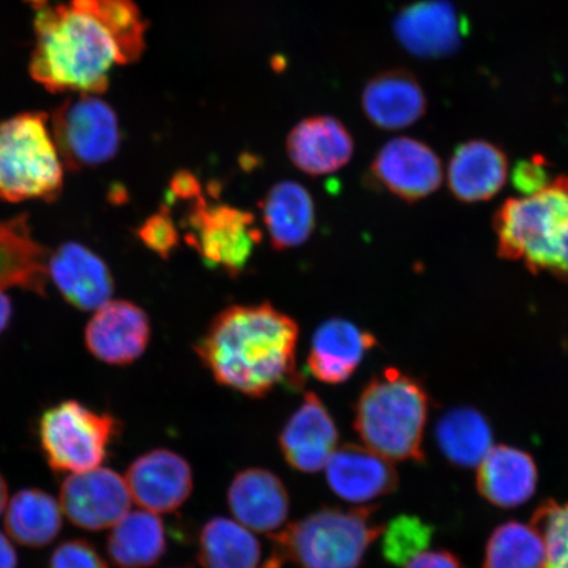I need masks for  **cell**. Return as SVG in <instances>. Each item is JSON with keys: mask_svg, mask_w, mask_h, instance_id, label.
Returning <instances> with one entry per match:
<instances>
[{"mask_svg": "<svg viewBox=\"0 0 568 568\" xmlns=\"http://www.w3.org/2000/svg\"><path fill=\"white\" fill-rule=\"evenodd\" d=\"M300 326L268 303L232 305L213 318L195 351L213 378L251 397L294 379Z\"/></svg>", "mask_w": 568, "mask_h": 568, "instance_id": "obj_1", "label": "cell"}, {"mask_svg": "<svg viewBox=\"0 0 568 568\" xmlns=\"http://www.w3.org/2000/svg\"><path fill=\"white\" fill-rule=\"evenodd\" d=\"M31 75L48 91L103 94L111 69L122 65L105 27L75 0L36 11Z\"/></svg>", "mask_w": 568, "mask_h": 568, "instance_id": "obj_2", "label": "cell"}, {"mask_svg": "<svg viewBox=\"0 0 568 568\" xmlns=\"http://www.w3.org/2000/svg\"><path fill=\"white\" fill-rule=\"evenodd\" d=\"M375 506L325 507L270 536L273 552L262 568H361L382 535Z\"/></svg>", "mask_w": 568, "mask_h": 568, "instance_id": "obj_3", "label": "cell"}, {"mask_svg": "<svg viewBox=\"0 0 568 568\" xmlns=\"http://www.w3.org/2000/svg\"><path fill=\"white\" fill-rule=\"evenodd\" d=\"M428 409V395L420 383L388 367L362 389L354 409V429L379 456L423 464Z\"/></svg>", "mask_w": 568, "mask_h": 568, "instance_id": "obj_4", "label": "cell"}, {"mask_svg": "<svg viewBox=\"0 0 568 568\" xmlns=\"http://www.w3.org/2000/svg\"><path fill=\"white\" fill-rule=\"evenodd\" d=\"M495 230L504 258L568 281V178H557L536 194L509 199L496 213Z\"/></svg>", "mask_w": 568, "mask_h": 568, "instance_id": "obj_5", "label": "cell"}, {"mask_svg": "<svg viewBox=\"0 0 568 568\" xmlns=\"http://www.w3.org/2000/svg\"><path fill=\"white\" fill-rule=\"evenodd\" d=\"M63 166L45 113L24 112L0 123V201H57Z\"/></svg>", "mask_w": 568, "mask_h": 568, "instance_id": "obj_6", "label": "cell"}, {"mask_svg": "<svg viewBox=\"0 0 568 568\" xmlns=\"http://www.w3.org/2000/svg\"><path fill=\"white\" fill-rule=\"evenodd\" d=\"M122 424L77 400L55 404L39 422L41 450L55 473H83L101 467Z\"/></svg>", "mask_w": 568, "mask_h": 568, "instance_id": "obj_7", "label": "cell"}, {"mask_svg": "<svg viewBox=\"0 0 568 568\" xmlns=\"http://www.w3.org/2000/svg\"><path fill=\"white\" fill-rule=\"evenodd\" d=\"M52 136L71 172L104 165L122 142L116 112L94 94L68 98L53 113Z\"/></svg>", "mask_w": 568, "mask_h": 568, "instance_id": "obj_8", "label": "cell"}, {"mask_svg": "<svg viewBox=\"0 0 568 568\" xmlns=\"http://www.w3.org/2000/svg\"><path fill=\"white\" fill-rule=\"evenodd\" d=\"M186 224V241L205 264L231 276L243 273L262 240L251 212L226 204L209 205L203 196L191 205Z\"/></svg>", "mask_w": 568, "mask_h": 568, "instance_id": "obj_9", "label": "cell"}, {"mask_svg": "<svg viewBox=\"0 0 568 568\" xmlns=\"http://www.w3.org/2000/svg\"><path fill=\"white\" fill-rule=\"evenodd\" d=\"M131 504L125 479L111 468L71 474L60 489L62 514L75 527L89 531L113 527L130 513Z\"/></svg>", "mask_w": 568, "mask_h": 568, "instance_id": "obj_10", "label": "cell"}, {"mask_svg": "<svg viewBox=\"0 0 568 568\" xmlns=\"http://www.w3.org/2000/svg\"><path fill=\"white\" fill-rule=\"evenodd\" d=\"M132 500L153 514H170L189 500L194 474L189 462L169 449L142 454L128 468L125 477Z\"/></svg>", "mask_w": 568, "mask_h": 568, "instance_id": "obj_11", "label": "cell"}, {"mask_svg": "<svg viewBox=\"0 0 568 568\" xmlns=\"http://www.w3.org/2000/svg\"><path fill=\"white\" fill-rule=\"evenodd\" d=\"M146 312L128 301H110L95 311L84 331L89 352L104 364L125 366L145 353L151 341Z\"/></svg>", "mask_w": 568, "mask_h": 568, "instance_id": "obj_12", "label": "cell"}, {"mask_svg": "<svg viewBox=\"0 0 568 568\" xmlns=\"http://www.w3.org/2000/svg\"><path fill=\"white\" fill-rule=\"evenodd\" d=\"M372 172L390 193L415 202L442 186V161L429 145L410 138L387 142L376 155Z\"/></svg>", "mask_w": 568, "mask_h": 568, "instance_id": "obj_13", "label": "cell"}, {"mask_svg": "<svg viewBox=\"0 0 568 568\" xmlns=\"http://www.w3.org/2000/svg\"><path fill=\"white\" fill-rule=\"evenodd\" d=\"M338 429L331 412L314 393L305 394L280 436L284 459L303 474H316L328 464L338 445Z\"/></svg>", "mask_w": 568, "mask_h": 568, "instance_id": "obj_14", "label": "cell"}, {"mask_svg": "<svg viewBox=\"0 0 568 568\" xmlns=\"http://www.w3.org/2000/svg\"><path fill=\"white\" fill-rule=\"evenodd\" d=\"M464 26L447 0H422L399 12L394 32L402 47L418 59H443L459 48Z\"/></svg>", "mask_w": 568, "mask_h": 568, "instance_id": "obj_15", "label": "cell"}, {"mask_svg": "<svg viewBox=\"0 0 568 568\" xmlns=\"http://www.w3.org/2000/svg\"><path fill=\"white\" fill-rule=\"evenodd\" d=\"M325 468L329 488L347 503H372L399 487V475L390 460L366 446H341L332 454Z\"/></svg>", "mask_w": 568, "mask_h": 568, "instance_id": "obj_16", "label": "cell"}, {"mask_svg": "<svg viewBox=\"0 0 568 568\" xmlns=\"http://www.w3.org/2000/svg\"><path fill=\"white\" fill-rule=\"evenodd\" d=\"M49 278L74 308L97 311L111 301L113 278L109 266L80 243H65L49 255Z\"/></svg>", "mask_w": 568, "mask_h": 568, "instance_id": "obj_17", "label": "cell"}, {"mask_svg": "<svg viewBox=\"0 0 568 568\" xmlns=\"http://www.w3.org/2000/svg\"><path fill=\"white\" fill-rule=\"evenodd\" d=\"M226 500L237 523L258 532L280 530L290 514L286 486L265 468L240 471L231 481Z\"/></svg>", "mask_w": 568, "mask_h": 568, "instance_id": "obj_18", "label": "cell"}, {"mask_svg": "<svg viewBox=\"0 0 568 568\" xmlns=\"http://www.w3.org/2000/svg\"><path fill=\"white\" fill-rule=\"evenodd\" d=\"M291 162L310 175H325L343 169L353 158L354 141L346 126L332 116L302 120L286 141Z\"/></svg>", "mask_w": 568, "mask_h": 568, "instance_id": "obj_19", "label": "cell"}, {"mask_svg": "<svg viewBox=\"0 0 568 568\" xmlns=\"http://www.w3.org/2000/svg\"><path fill=\"white\" fill-rule=\"evenodd\" d=\"M362 106L374 125L397 131L418 122L425 115L428 101L410 71L393 69L367 82L362 92Z\"/></svg>", "mask_w": 568, "mask_h": 568, "instance_id": "obj_20", "label": "cell"}, {"mask_svg": "<svg viewBox=\"0 0 568 568\" xmlns=\"http://www.w3.org/2000/svg\"><path fill=\"white\" fill-rule=\"evenodd\" d=\"M49 255L33 239L27 215L0 220V291L20 288L45 296Z\"/></svg>", "mask_w": 568, "mask_h": 568, "instance_id": "obj_21", "label": "cell"}, {"mask_svg": "<svg viewBox=\"0 0 568 568\" xmlns=\"http://www.w3.org/2000/svg\"><path fill=\"white\" fill-rule=\"evenodd\" d=\"M376 339L344 318H332L316 331L308 354L312 375L328 385L351 379Z\"/></svg>", "mask_w": 568, "mask_h": 568, "instance_id": "obj_22", "label": "cell"}, {"mask_svg": "<svg viewBox=\"0 0 568 568\" xmlns=\"http://www.w3.org/2000/svg\"><path fill=\"white\" fill-rule=\"evenodd\" d=\"M477 468L478 491L495 507L517 508L536 494V462L529 453L517 447L494 446Z\"/></svg>", "mask_w": 568, "mask_h": 568, "instance_id": "obj_23", "label": "cell"}, {"mask_svg": "<svg viewBox=\"0 0 568 568\" xmlns=\"http://www.w3.org/2000/svg\"><path fill=\"white\" fill-rule=\"evenodd\" d=\"M508 176V160L491 142L471 140L459 145L447 168V182L462 202L488 201L503 189Z\"/></svg>", "mask_w": 568, "mask_h": 568, "instance_id": "obj_24", "label": "cell"}, {"mask_svg": "<svg viewBox=\"0 0 568 568\" xmlns=\"http://www.w3.org/2000/svg\"><path fill=\"white\" fill-rule=\"evenodd\" d=\"M261 210L270 243L276 251L303 245L315 230L314 199L300 183H276L262 201Z\"/></svg>", "mask_w": 568, "mask_h": 568, "instance_id": "obj_25", "label": "cell"}, {"mask_svg": "<svg viewBox=\"0 0 568 568\" xmlns=\"http://www.w3.org/2000/svg\"><path fill=\"white\" fill-rule=\"evenodd\" d=\"M166 549L165 525L158 514L145 509L128 513L106 538V552L118 568L152 567Z\"/></svg>", "mask_w": 568, "mask_h": 568, "instance_id": "obj_26", "label": "cell"}, {"mask_svg": "<svg viewBox=\"0 0 568 568\" xmlns=\"http://www.w3.org/2000/svg\"><path fill=\"white\" fill-rule=\"evenodd\" d=\"M4 528L17 544L32 549L44 548L62 529L60 501L38 488L21 489L7 504Z\"/></svg>", "mask_w": 568, "mask_h": 568, "instance_id": "obj_27", "label": "cell"}, {"mask_svg": "<svg viewBox=\"0 0 568 568\" xmlns=\"http://www.w3.org/2000/svg\"><path fill=\"white\" fill-rule=\"evenodd\" d=\"M436 442L452 465L473 468L478 467L493 449L494 433L479 410L459 407L439 418Z\"/></svg>", "mask_w": 568, "mask_h": 568, "instance_id": "obj_28", "label": "cell"}, {"mask_svg": "<svg viewBox=\"0 0 568 568\" xmlns=\"http://www.w3.org/2000/svg\"><path fill=\"white\" fill-rule=\"evenodd\" d=\"M261 545L251 530L225 517H212L199 535L197 560L204 568H258Z\"/></svg>", "mask_w": 568, "mask_h": 568, "instance_id": "obj_29", "label": "cell"}, {"mask_svg": "<svg viewBox=\"0 0 568 568\" xmlns=\"http://www.w3.org/2000/svg\"><path fill=\"white\" fill-rule=\"evenodd\" d=\"M110 32L122 65L140 60L145 52L148 23L134 0H75Z\"/></svg>", "mask_w": 568, "mask_h": 568, "instance_id": "obj_30", "label": "cell"}, {"mask_svg": "<svg viewBox=\"0 0 568 568\" xmlns=\"http://www.w3.org/2000/svg\"><path fill=\"white\" fill-rule=\"evenodd\" d=\"M545 559L541 535L531 525L508 521L489 536L483 568H544Z\"/></svg>", "mask_w": 568, "mask_h": 568, "instance_id": "obj_31", "label": "cell"}, {"mask_svg": "<svg viewBox=\"0 0 568 568\" xmlns=\"http://www.w3.org/2000/svg\"><path fill=\"white\" fill-rule=\"evenodd\" d=\"M435 535V528L420 517L399 515L383 527L382 554L388 564L402 567L420 556Z\"/></svg>", "mask_w": 568, "mask_h": 568, "instance_id": "obj_32", "label": "cell"}, {"mask_svg": "<svg viewBox=\"0 0 568 568\" xmlns=\"http://www.w3.org/2000/svg\"><path fill=\"white\" fill-rule=\"evenodd\" d=\"M531 527L541 535L544 568H568V503L545 500L531 517Z\"/></svg>", "mask_w": 568, "mask_h": 568, "instance_id": "obj_33", "label": "cell"}, {"mask_svg": "<svg viewBox=\"0 0 568 568\" xmlns=\"http://www.w3.org/2000/svg\"><path fill=\"white\" fill-rule=\"evenodd\" d=\"M138 237L149 251L160 255L162 260L170 258L180 244V232L170 215L168 205H162L158 213L145 220L138 230Z\"/></svg>", "mask_w": 568, "mask_h": 568, "instance_id": "obj_34", "label": "cell"}, {"mask_svg": "<svg viewBox=\"0 0 568 568\" xmlns=\"http://www.w3.org/2000/svg\"><path fill=\"white\" fill-rule=\"evenodd\" d=\"M49 568H110V566L89 541L70 539L54 550Z\"/></svg>", "mask_w": 568, "mask_h": 568, "instance_id": "obj_35", "label": "cell"}, {"mask_svg": "<svg viewBox=\"0 0 568 568\" xmlns=\"http://www.w3.org/2000/svg\"><path fill=\"white\" fill-rule=\"evenodd\" d=\"M513 180L516 190L524 196L536 194L550 183L546 162L537 158L518 162Z\"/></svg>", "mask_w": 568, "mask_h": 568, "instance_id": "obj_36", "label": "cell"}, {"mask_svg": "<svg viewBox=\"0 0 568 568\" xmlns=\"http://www.w3.org/2000/svg\"><path fill=\"white\" fill-rule=\"evenodd\" d=\"M170 195L181 201H196L202 196V186L197 178L189 170H180L170 181Z\"/></svg>", "mask_w": 568, "mask_h": 568, "instance_id": "obj_37", "label": "cell"}, {"mask_svg": "<svg viewBox=\"0 0 568 568\" xmlns=\"http://www.w3.org/2000/svg\"><path fill=\"white\" fill-rule=\"evenodd\" d=\"M406 568H466L462 560L450 551H424L412 559Z\"/></svg>", "mask_w": 568, "mask_h": 568, "instance_id": "obj_38", "label": "cell"}, {"mask_svg": "<svg viewBox=\"0 0 568 568\" xmlns=\"http://www.w3.org/2000/svg\"><path fill=\"white\" fill-rule=\"evenodd\" d=\"M18 554L9 538L0 531V568H17Z\"/></svg>", "mask_w": 568, "mask_h": 568, "instance_id": "obj_39", "label": "cell"}, {"mask_svg": "<svg viewBox=\"0 0 568 568\" xmlns=\"http://www.w3.org/2000/svg\"><path fill=\"white\" fill-rule=\"evenodd\" d=\"M12 302L4 291H0V335L9 328L12 318Z\"/></svg>", "mask_w": 568, "mask_h": 568, "instance_id": "obj_40", "label": "cell"}, {"mask_svg": "<svg viewBox=\"0 0 568 568\" xmlns=\"http://www.w3.org/2000/svg\"><path fill=\"white\" fill-rule=\"evenodd\" d=\"M7 497H9V489H7V483L2 475H0V515L6 510Z\"/></svg>", "mask_w": 568, "mask_h": 568, "instance_id": "obj_41", "label": "cell"}, {"mask_svg": "<svg viewBox=\"0 0 568 568\" xmlns=\"http://www.w3.org/2000/svg\"><path fill=\"white\" fill-rule=\"evenodd\" d=\"M26 2L30 3L34 11H38V10L42 9V7H45L49 4V0H26Z\"/></svg>", "mask_w": 568, "mask_h": 568, "instance_id": "obj_42", "label": "cell"}]
</instances>
